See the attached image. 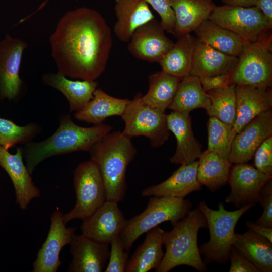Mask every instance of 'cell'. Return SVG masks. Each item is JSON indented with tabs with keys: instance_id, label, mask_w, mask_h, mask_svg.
Segmentation results:
<instances>
[{
	"instance_id": "obj_1",
	"label": "cell",
	"mask_w": 272,
	"mask_h": 272,
	"mask_svg": "<svg viewBox=\"0 0 272 272\" xmlns=\"http://www.w3.org/2000/svg\"><path fill=\"white\" fill-rule=\"evenodd\" d=\"M49 42L58 73L73 79L95 81L105 70L113 40L101 14L81 7L61 18Z\"/></svg>"
},
{
	"instance_id": "obj_2",
	"label": "cell",
	"mask_w": 272,
	"mask_h": 272,
	"mask_svg": "<svg viewBox=\"0 0 272 272\" xmlns=\"http://www.w3.org/2000/svg\"><path fill=\"white\" fill-rule=\"evenodd\" d=\"M59 123L56 131L47 139L31 141L22 148L25 165L31 175L40 163L49 157L79 151L89 152L97 141L113 129L103 123L82 127L75 124L69 114L60 115Z\"/></svg>"
},
{
	"instance_id": "obj_3",
	"label": "cell",
	"mask_w": 272,
	"mask_h": 272,
	"mask_svg": "<svg viewBox=\"0 0 272 272\" xmlns=\"http://www.w3.org/2000/svg\"><path fill=\"white\" fill-rule=\"evenodd\" d=\"M89 152L101 174L106 200L122 201L127 188L126 170L137 153L131 138L120 131H110L97 141Z\"/></svg>"
},
{
	"instance_id": "obj_4",
	"label": "cell",
	"mask_w": 272,
	"mask_h": 272,
	"mask_svg": "<svg viewBox=\"0 0 272 272\" xmlns=\"http://www.w3.org/2000/svg\"><path fill=\"white\" fill-rule=\"evenodd\" d=\"M173 227L169 231H164L163 245L166 252L155 271L168 272L177 266L187 265L199 272L206 271L207 266L198 246L199 230L208 228L202 211L198 207L191 210Z\"/></svg>"
},
{
	"instance_id": "obj_5",
	"label": "cell",
	"mask_w": 272,
	"mask_h": 272,
	"mask_svg": "<svg viewBox=\"0 0 272 272\" xmlns=\"http://www.w3.org/2000/svg\"><path fill=\"white\" fill-rule=\"evenodd\" d=\"M253 206L247 205L238 210H226L222 202L217 210L210 208L206 202L199 203L198 208L207 220L210 238L199 247L205 263L216 262L224 264L229 260L231 248L235 239V228L240 218Z\"/></svg>"
},
{
	"instance_id": "obj_6",
	"label": "cell",
	"mask_w": 272,
	"mask_h": 272,
	"mask_svg": "<svg viewBox=\"0 0 272 272\" xmlns=\"http://www.w3.org/2000/svg\"><path fill=\"white\" fill-rule=\"evenodd\" d=\"M192 207L188 199L171 197L151 196L145 210L126 220L119 236L128 251L139 237L162 223L172 226L183 218Z\"/></svg>"
},
{
	"instance_id": "obj_7",
	"label": "cell",
	"mask_w": 272,
	"mask_h": 272,
	"mask_svg": "<svg viewBox=\"0 0 272 272\" xmlns=\"http://www.w3.org/2000/svg\"><path fill=\"white\" fill-rule=\"evenodd\" d=\"M76 200L73 208L63 214L66 224L70 221L84 220L106 201L104 183L97 165L92 160L80 163L74 171Z\"/></svg>"
},
{
	"instance_id": "obj_8",
	"label": "cell",
	"mask_w": 272,
	"mask_h": 272,
	"mask_svg": "<svg viewBox=\"0 0 272 272\" xmlns=\"http://www.w3.org/2000/svg\"><path fill=\"white\" fill-rule=\"evenodd\" d=\"M271 35L245 43L231 83L236 85L270 88L272 83Z\"/></svg>"
},
{
	"instance_id": "obj_9",
	"label": "cell",
	"mask_w": 272,
	"mask_h": 272,
	"mask_svg": "<svg viewBox=\"0 0 272 272\" xmlns=\"http://www.w3.org/2000/svg\"><path fill=\"white\" fill-rule=\"evenodd\" d=\"M142 94L138 93L128 103L121 116L125 123L122 131L132 138L144 136L150 140L153 148L162 146L169 139L170 133L167 122V114L144 103Z\"/></svg>"
},
{
	"instance_id": "obj_10",
	"label": "cell",
	"mask_w": 272,
	"mask_h": 272,
	"mask_svg": "<svg viewBox=\"0 0 272 272\" xmlns=\"http://www.w3.org/2000/svg\"><path fill=\"white\" fill-rule=\"evenodd\" d=\"M209 19L234 32L245 43L257 41L271 29L262 12L256 6H216Z\"/></svg>"
},
{
	"instance_id": "obj_11",
	"label": "cell",
	"mask_w": 272,
	"mask_h": 272,
	"mask_svg": "<svg viewBox=\"0 0 272 272\" xmlns=\"http://www.w3.org/2000/svg\"><path fill=\"white\" fill-rule=\"evenodd\" d=\"M27 47L26 42L9 34L0 41V101H17L26 91L19 71Z\"/></svg>"
},
{
	"instance_id": "obj_12",
	"label": "cell",
	"mask_w": 272,
	"mask_h": 272,
	"mask_svg": "<svg viewBox=\"0 0 272 272\" xmlns=\"http://www.w3.org/2000/svg\"><path fill=\"white\" fill-rule=\"evenodd\" d=\"M231 166L228 183L231 188L225 201L236 208L258 203L259 193L272 178L247 163L234 164Z\"/></svg>"
},
{
	"instance_id": "obj_13",
	"label": "cell",
	"mask_w": 272,
	"mask_h": 272,
	"mask_svg": "<svg viewBox=\"0 0 272 272\" xmlns=\"http://www.w3.org/2000/svg\"><path fill=\"white\" fill-rule=\"evenodd\" d=\"M63 213L57 208L50 217L47 238L33 262L32 272H56L61 264L59 255L62 248L71 242L76 228L67 227Z\"/></svg>"
},
{
	"instance_id": "obj_14",
	"label": "cell",
	"mask_w": 272,
	"mask_h": 272,
	"mask_svg": "<svg viewBox=\"0 0 272 272\" xmlns=\"http://www.w3.org/2000/svg\"><path fill=\"white\" fill-rule=\"evenodd\" d=\"M165 32L160 23L154 19L145 23L133 33L128 51L138 59L159 63L174 44Z\"/></svg>"
},
{
	"instance_id": "obj_15",
	"label": "cell",
	"mask_w": 272,
	"mask_h": 272,
	"mask_svg": "<svg viewBox=\"0 0 272 272\" xmlns=\"http://www.w3.org/2000/svg\"><path fill=\"white\" fill-rule=\"evenodd\" d=\"M271 136V109L255 117L236 134L228 160L232 164L247 163L260 144Z\"/></svg>"
},
{
	"instance_id": "obj_16",
	"label": "cell",
	"mask_w": 272,
	"mask_h": 272,
	"mask_svg": "<svg viewBox=\"0 0 272 272\" xmlns=\"http://www.w3.org/2000/svg\"><path fill=\"white\" fill-rule=\"evenodd\" d=\"M126 220L118 202L106 200L87 219L83 220L82 234L99 242L109 244L120 235Z\"/></svg>"
},
{
	"instance_id": "obj_17",
	"label": "cell",
	"mask_w": 272,
	"mask_h": 272,
	"mask_svg": "<svg viewBox=\"0 0 272 272\" xmlns=\"http://www.w3.org/2000/svg\"><path fill=\"white\" fill-rule=\"evenodd\" d=\"M22 148L17 147L14 154L0 146V167L8 174L13 183L16 203L22 210H26L34 198L40 196V191L32 180L23 160Z\"/></svg>"
},
{
	"instance_id": "obj_18",
	"label": "cell",
	"mask_w": 272,
	"mask_h": 272,
	"mask_svg": "<svg viewBox=\"0 0 272 272\" xmlns=\"http://www.w3.org/2000/svg\"><path fill=\"white\" fill-rule=\"evenodd\" d=\"M72 259L70 272H101L109 258V244L99 242L82 234H75L70 243Z\"/></svg>"
},
{
	"instance_id": "obj_19",
	"label": "cell",
	"mask_w": 272,
	"mask_h": 272,
	"mask_svg": "<svg viewBox=\"0 0 272 272\" xmlns=\"http://www.w3.org/2000/svg\"><path fill=\"white\" fill-rule=\"evenodd\" d=\"M167 122L168 129L177 142L175 152L170 161L187 165L199 159L202 153V146L194 135L189 114L172 111L167 115Z\"/></svg>"
},
{
	"instance_id": "obj_20",
	"label": "cell",
	"mask_w": 272,
	"mask_h": 272,
	"mask_svg": "<svg viewBox=\"0 0 272 272\" xmlns=\"http://www.w3.org/2000/svg\"><path fill=\"white\" fill-rule=\"evenodd\" d=\"M236 116L233 126L237 133L259 115L271 109L270 88L236 85Z\"/></svg>"
},
{
	"instance_id": "obj_21",
	"label": "cell",
	"mask_w": 272,
	"mask_h": 272,
	"mask_svg": "<svg viewBox=\"0 0 272 272\" xmlns=\"http://www.w3.org/2000/svg\"><path fill=\"white\" fill-rule=\"evenodd\" d=\"M198 161L181 166L162 182L144 188L143 197H184L192 192L199 191L201 186L197 179Z\"/></svg>"
},
{
	"instance_id": "obj_22",
	"label": "cell",
	"mask_w": 272,
	"mask_h": 272,
	"mask_svg": "<svg viewBox=\"0 0 272 272\" xmlns=\"http://www.w3.org/2000/svg\"><path fill=\"white\" fill-rule=\"evenodd\" d=\"M116 21L113 31L121 41L128 42L134 31L145 23L154 19L145 0H114Z\"/></svg>"
},
{
	"instance_id": "obj_23",
	"label": "cell",
	"mask_w": 272,
	"mask_h": 272,
	"mask_svg": "<svg viewBox=\"0 0 272 272\" xmlns=\"http://www.w3.org/2000/svg\"><path fill=\"white\" fill-rule=\"evenodd\" d=\"M170 3L175 17L176 38L194 31L209 20L216 6L213 0H170Z\"/></svg>"
},
{
	"instance_id": "obj_24",
	"label": "cell",
	"mask_w": 272,
	"mask_h": 272,
	"mask_svg": "<svg viewBox=\"0 0 272 272\" xmlns=\"http://www.w3.org/2000/svg\"><path fill=\"white\" fill-rule=\"evenodd\" d=\"M238 57L228 55L196 40L190 75L199 78L232 73Z\"/></svg>"
},
{
	"instance_id": "obj_25",
	"label": "cell",
	"mask_w": 272,
	"mask_h": 272,
	"mask_svg": "<svg viewBox=\"0 0 272 272\" xmlns=\"http://www.w3.org/2000/svg\"><path fill=\"white\" fill-rule=\"evenodd\" d=\"M42 80L64 95L71 112L79 111L91 100L98 86L96 80H72L58 72L46 73L42 75Z\"/></svg>"
},
{
	"instance_id": "obj_26",
	"label": "cell",
	"mask_w": 272,
	"mask_h": 272,
	"mask_svg": "<svg viewBox=\"0 0 272 272\" xmlns=\"http://www.w3.org/2000/svg\"><path fill=\"white\" fill-rule=\"evenodd\" d=\"M128 99L113 97L100 88H97L93 97L81 110L75 112V118L80 121L97 125L114 116H121L128 103Z\"/></svg>"
},
{
	"instance_id": "obj_27",
	"label": "cell",
	"mask_w": 272,
	"mask_h": 272,
	"mask_svg": "<svg viewBox=\"0 0 272 272\" xmlns=\"http://www.w3.org/2000/svg\"><path fill=\"white\" fill-rule=\"evenodd\" d=\"M164 230L157 226L146 232V238L128 261L126 272H147L155 270L164 253L162 249Z\"/></svg>"
},
{
	"instance_id": "obj_28",
	"label": "cell",
	"mask_w": 272,
	"mask_h": 272,
	"mask_svg": "<svg viewBox=\"0 0 272 272\" xmlns=\"http://www.w3.org/2000/svg\"><path fill=\"white\" fill-rule=\"evenodd\" d=\"M233 246L260 272L272 271V242L265 237L249 230L235 233Z\"/></svg>"
},
{
	"instance_id": "obj_29",
	"label": "cell",
	"mask_w": 272,
	"mask_h": 272,
	"mask_svg": "<svg viewBox=\"0 0 272 272\" xmlns=\"http://www.w3.org/2000/svg\"><path fill=\"white\" fill-rule=\"evenodd\" d=\"M196 39L225 54L239 57L245 43L231 31L207 20L194 31Z\"/></svg>"
},
{
	"instance_id": "obj_30",
	"label": "cell",
	"mask_w": 272,
	"mask_h": 272,
	"mask_svg": "<svg viewBox=\"0 0 272 272\" xmlns=\"http://www.w3.org/2000/svg\"><path fill=\"white\" fill-rule=\"evenodd\" d=\"M210 104V100L202 87L200 78L190 75L179 82L168 108L172 111L189 114L197 108H203L207 111Z\"/></svg>"
},
{
	"instance_id": "obj_31",
	"label": "cell",
	"mask_w": 272,
	"mask_h": 272,
	"mask_svg": "<svg viewBox=\"0 0 272 272\" xmlns=\"http://www.w3.org/2000/svg\"><path fill=\"white\" fill-rule=\"evenodd\" d=\"M197 179L201 186L215 192L228 183L232 163L228 158L207 150L198 161Z\"/></svg>"
},
{
	"instance_id": "obj_32",
	"label": "cell",
	"mask_w": 272,
	"mask_h": 272,
	"mask_svg": "<svg viewBox=\"0 0 272 272\" xmlns=\"http://www.w3.org/2000/svg\"><path fill=\"white\" fill-rule=\"evenodd\" d=\"M177 39L159 63L162 70L182 79L190 75L196 38L189 33Z\"/></svg>"
},
{
	"instance_id": "obj_33",
	"label": "cell",
	"mask_w": 272,
	"mask_h": 272,
	"mask_svg": "<svg viewBox=\"0 0 272 272\" xmlns=\"http://www.w3.org/2000/svg\"><path fill=\"white\" fill-rule=\"evenodd\" d=\"M181 80L163 70L150 74L148 90L145 95H142V101L165 112L173 100Z\"/></svg>"
},
{
	"instance_id": "obj_34",
	"label": "cell",
	"mask_w": 272,
	"mask_h": 272,
	"mask_svg": "<svg viewBox=\"0 0 272 272\" xmlns=\"http://www.w3.org/2000/svg\"><path fill=\"white\" fill-rule=\"evenodd\" d=\"M206 93L211 102L206 111L208 115L233 126L236 116V85L232 83Z\"/></svg>"
},
{
	"instance_id": "obj_35",
	"label": "cell",
	"mask_w": 272,
	"mask_h": 272,
	"mask_svg": "<svg viewBox=\"0 0 272 272\" xmlns=\"http://www.w3.org/2000/svg\"><path fill=\"white\" fill-rule=\"evenodd\" d=\"M208 130L207 150L228 158L236 134L234 126L226 124L213 116L207 123Z\"/></svg>"
},
{
	"instance_id": "obj_36",
	"label": "cell",
	"mask_w": 272,
	"mask_h": 272,
	"mask_svg": "<svg viewBox=\"0 0 272 272\" xmlns=\"http://www.w3.org/2000/svg\"><path fill=\"white\" fill-rule=\"evenodd\" d=\"M42 131L41 126L35 122L19 126L10 120L0 117V146L8 150L18 144H26Z\"/></svg>"
},
{
	"instance_id": "obj_37",
	"label": "cell",
	"mask_w": 272,
	"mask_h": 272,
	"mask_svg": "<svg viewBox=\"0 0 272 272\" xmlns=\"http://www.w3.org/2000/svg\"><path fill=\"white\" fill-rule=\"evenodd\" d=\"M109 260L105 272H125L128 261V253L125 249L123 241L119 236L110 243Z\"/></svg>"
},
{
	"instance_id": "obj_38",
	"label": "cell",
	"mask_w": 272,
	"mask_h": 272,
	"mask_svg": "<svg viewBox=\"0 0 272 272\" xmlns=\"http://www.w3.org/2000/svg\"><path fill=\"white\" fill-rule=\"evenodd\" d=\"M152 7L161 18L160 22L165 32L174 35L175 17L170 0H145Z\"/></svg>"
},
{
	"instance_id": "obj_39",
	"label": "cell",
	"mask_w": 272,
	"mask_h": 272,
	"mask_svg": "<svg viewBox=\"0 0 272 272\" xmlns=\"http://www.w3.org/2000/svg\"><path fill=\"white\" fill-rule=\"evenodd\" d=\"M253 157L255 167L263 173L272 176V136L260 144Z\"/></svg>"
},
{
	"instance_id": "obj_40",
	"label": "cell",
	"mask_w": 272,
	"mask_h": 272,
	"mask_svg": "<svg viewBox=\"0 0 272 272\" xmlns=\"http://www.w3.org/2000/svg\"><path fill=\"white\" fill-rule=\"evenodd\" d=\"M263 208L261 216L254 222L260 226L272 228V180L261 190L258 200Z\"/></svg>"
},
{
	"instance_id": "obj_41",
	"label": "cell",
	"mask_w": 272,
	"mask_h": 272,
	"mask_svg": "<svg viewBox=\"0 0 272 272\" xmlns=\"http://www.w3.org/2000/svg\"><path fill=\"white\" fill-rule=\"evenodd\" d=\"M229 260L231 262L230 272H260L233 246L231 248Z\"/></svg>"
},
{
	"instance_id": "obj_42",
	"label": "cell",
	"mask_w": 272,
	"mask_h": 272,
	"mask_svg": "<svg viewBox=\"0 0 272 272\" xmlns=\"http://www.w3.org/2000/svg\"><path fill=\"white\" fill-rule=\"evenodd\" d=\"M232 73L223 74L210 77H201L200 81L203 90H209L226 87L231 83Z\"/></svg>"
},
{
	"instance_id": "obj_43",
	"label": "cell",
	"mask_w": 272,
	"mask_h": 272,
	"mask_svg": "<svg viewBox=\"0 0 272 272\" xmlns=\"http://www.w3.org/2000/svg\"><path fill=\"white\" fill-rule=\"evenodd\" d=\"M245 224L248 230L263 236L272 242V228L260 226L251 221H246Z\"/></svg>"
},
{
	"instance_id": "obj_44",
	"label": "cell",
	"mask_w": 272,
	"mask_h": 272,
	"mask_svg": "<svg viewBox=\"0 0 272 272\" xmlns=\"http://www.w3.org/2000/svg\"><path fill=\"white\" fill-rule=\"evenodd\" d=\"M255 6L262 12L268 24L272 27V0H257Z\"/></svg>"
},
{
	"instance_id": "obj_45",
	"label": "cell",
	"mask_w": 272,
	"mask_h": 272,
	"mask_svg": "<svg viewBox=\"0 0 272 272\" xmlns=\"http://www.w3.org/2000/svg\"><path fill=\"white\" fill-rule=\"evenodd\" d=\"M224 5L243 7H251L256 6L257 0H221Z\"/></svg>"
},
{
	"instance_id": "obj_46",
	"label": "cell",
	"mask_w": 272,
	"mask_h": 272,
	"mask_svg": "<svg viewBox=\"0 0 272 272\" xmlns=\"http://www.w3.org/2000/svg\"><path fill=\"white\" fill-rule=\"evenodd\" d=\"M48 1V0H46L44 2H43L40 6L38 8V9L35 11L34 12V13H36V12H38V10H40L41 9H42L44 6L46 4V3Z\"/></svg>"
}]
</instances>
